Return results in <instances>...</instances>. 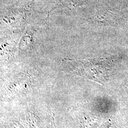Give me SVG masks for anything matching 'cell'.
Segmentation results:
<instances>
[{
	"instance_id": "obj_1",
	"label": "cell",
	"mask_w": 128,
	"mask_h": 128,
	"mask_svg": "<svg viewBox=\"0 0 128 128\" xmlns=\"http://www.w3.org/2000/svg\"><path fill=\"white\" fill-rule=\"evenodd\" d=\"M82 4V0H61L58 7L71 8L81 5Z\"/></svg>"
}]
</instances>
